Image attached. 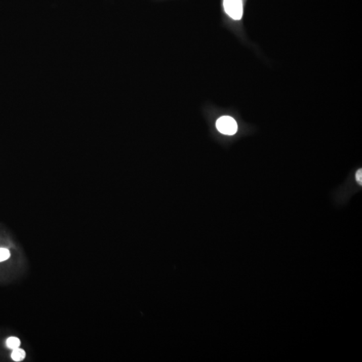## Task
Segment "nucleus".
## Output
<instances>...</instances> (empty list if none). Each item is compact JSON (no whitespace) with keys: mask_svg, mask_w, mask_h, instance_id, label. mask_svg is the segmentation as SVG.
<instances>
[{"mask_svg":"<svg viewBox=\"0 0 362 362\" xmlns=\"http://www.w3.org/2000/svg\"><path fill=\"white\" fill-rule=\"evenodd\" d=\"M20 344H21V341L16 337H10L6 340V345H7L8 348L11 349L12 350L18 348Z\"/></svg>","mask_w":362,"mask_h":362,"instance_id":"obj_4","label":"nucleus"},{"mask_svg":"<svg viewBox=\"0 0 362 362\" xmlns=\"http://www.w3.org/2000/svg\"><path fill=\"white\" fill-rule=\"evenodd\" d=\"M225 12L233 20H240L243 15L242 0H223Z\"/></svg>","mask_w":362,"mask_h":362,"instance_id":"obj_2","label":"nucleus"},{"mask_svg":"<svg viewBox=\"0 0 362 362\" xmlns=\"http://www.w3.org/2000/svg\"><path fill=\"white\" fill-rule=\"evenodd\" d=\"M355 178H356L357 181L358 182V183L359 185H362V170L359 169L358 171H357L356 173V176H355Z\"/></svg>","mask_w":362,"mask_h":362,"instance_id":"obj_6","label":"nucleus"},{"mask_svg":"<svg viewBox=\"0 0 362 362\" xmlns=\"http://www.w3.org/2000/svg\"><path fill=\"white\" fill-rule=\"evenodd\" d=\"M10 252L6 248H0V262L6 261L9 259Z\"/></svg>","mask_w":362,"mask_h":362,"instance_id":"obj_5","label":"nucleus"},{"mask_svg":"<svg viewBox=\"0 0 362 362\" xmlns=\"http://www.w3.org/2000/svg\"><path fill=\"white\" fill-rule=\"evenodd\" d=\"M12 359L14 361L19 362L24 360L26 357V352L24 349H20L19 347L15 349H13L11 354Z\"/></svg>","mask_w":362,"mask_h":362,"instance_id":"obj_3","label":"nucleus"},{"mask_svg":"<svg viewBox=\"0 0 362 362\" xmlns=\"http://www.w3.org/2000/svg\"><path fill=\"white\" fill-rule=\"evenodd\" d=\"M216 127L221 134L233 135L237 131V124L233 117L223 116L216 122Z\"/></svg>","mask_w":362,"mask_h":362,"instance_id":"obj_1","label":"nucleus"}]
</instances>
